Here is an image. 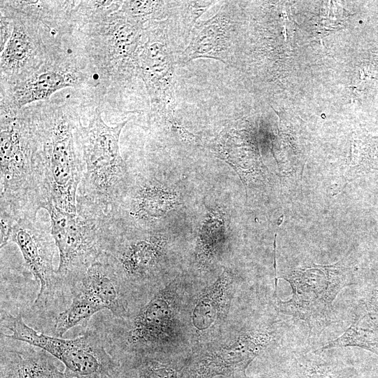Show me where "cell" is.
<instances>
[{
  "instance_id": "obj_1",
  "label": "cell",
  "mask_w": 378,
  "mask_h": 378,
  "mask_svg": "<svg viewBox=\"0 0 378 378\" xmlns=\"http://www.w3.org/2000/svg\"><path fill=\"white\" fill-rule=\"evenodd\" d=\"M34 127V167L41 208L51 204L76 213L84 169L80 127L66 105L45 103L27 107Z\"/></svg>"
},
{
  "instance_id": "obj_2",
  "label": "cell",
  "mask_w": 378,
  "mask_h": 378,
  "mask_svg": "<svg viewBox=\"0 0 378 378\" xmlns=\"http://www.w3.org/2000/svg\"><path fill=\"white\" fill-rule=\"evenodd\" d=\"M0 119V215L15 222L36 218L41 208L34 176L31 119L25 108L1 110Z\"/></svg>"
},
{
  "instance_id": "obj_3",
  "label": "cell",
  "mask_w": 378,
  "mask_h": 378,
  "mask_svg": "<svg viewBox=\"0 0 378 378\" xmlns=\"http://www.w3.org/2000/svg\"><path fill=\"white\" fill-rule=\"evenodd\" d=\"M51 234L59 253L56 274L64 289H70L105 253L112 227L110 216L97 206L76 197V213L47 204Z\"/></svg>"
},
{
  "instance_id": "obj_4",
  "label": "cell",
  "mask_w": 378,
  "mask_h": 378,
  "mask_svg": "<svg viewBox=\"0 0 378 378\" xmlns=\"http://www.w3.org/2000/svg\"><path fill=\"white\" fill-rule=\"evenodd\" d=\"M125 120L114 126L103 120L96 108L80 135L85 169L77 197L108 214L123 195L129 181V172L119 146Z\"/></svg>"
},
{
  "instance_id": "obj_5",
  "label": "cell",
  "mask_w": 378,
  "mask_h": 378,
  "mask_svg": "<svg viewBox=\"0 0 378 378\" xmlns=\"http://www.w3.org/2000/svg\"><path fill=\"white\" fill-rule=\"evenodd\" d=\"M169 19L145 25L136 53L139 77L150 99V117L154 122L169 125L184 137L188 131L176 121V65L181 52L176 48Z\"/></svg>"
},
{
  "instance_id": "obj_6",
  "label": "cell",
  "mask_w": 378,
  "mask_h": 378,
  "mask_svg": "<svg viewBox=\"0 0 378 378\" xmlns=\"http://www.w3.org/2000/svg\"><path fill=\"white\" fill-rule=\"evenodd\" d=\"M1 331L8 338L27 342L41 348L57 358L65 366L69 378H111L118 364L108 352L102 332L87 328L74 339L51 337L27 326L20 314L13 316L1 309Z\"/></svg>"
},
{
  "instance_id": "obj_7",
  "label": "cell",
  "mask_w": 378,
  "mask_h": 378,
  "mask_svg": "<svg viewBox=\"0 0 378 378\" xmlns=\"http://www.w3.org/2000/svg\"><path fill=\"white\" fill-rule=\"evenodd\" d=\"M85 27L86 51L103 81L121 85L139 76L136 53L145 26L118 10Z\"/></svg>"
},
{
  "instance_id": "obj_8",
  "label": "cell",
  "mask_w": 378,
  "mask_h": 378,
  "mask_svg": "<svg viewBox=\"0 0 378 378\" xmlns=\"http://www.w3.org/2000/svg\"><path fill=\"white\" fill-rule=\"evenodd\" d=\"M9 241L18 246L26 266L40 286L33 309L48 310L59 293L64 290L53 266L56 244L50 224L47 226L37 218L20 219L15 223Z\"/></svg>"
},
{
  "instance_id": "obj_9",
  "label": "cell",
  "mask_w": 378,
  "mask_h": 378,
  "mask_svg": "<svg viewBox=\"0 0 378 378\" xmlns=\"http://www.w3.org/2000/svg\"><path fill=\"white\" fill-rule=\"evenodd\" d=\"M281 278L290 283L293 296L288 301L279 302V310L306 321L323 316L347 285V272L337 265H314Z\"/></svg>"
},
{
  "instance_id": "obj_10",
  "label": "cell",
  "mask_w": 378,
  "mask_h": 378,
  "mask_svg": "<svg viewBox=\"0 0 378 378\" xmlns=\"http://www.w3.org/2000/svg\"><path fill=\"white\" fill-rule=\"evenodd\" d=\"M10 17L13 31L1 52V86L20 81L38 70L48 60L40 30L33 19L1 7Z\"/></svg>"
},
{
  "instance_id": "obj_11",
  "label": "cell",
  "mask_w": 378,
  "mask_h": 378,
  "mask_svg": "<svg viewBox=\"0 0 378 378\" xmlns=\"http://www.w3.org/2000/svg\"><path fill=\"white\" fill-rule=\"evenodd\" d=\"M234 3L223 1L214 15L195 24L187 46L178 54V64L199 58L216 59L227 66L234 63L238 25Z\"/></svg>"
},
{
  "instance_id": "obj_12",
  "label": "cell",
  "mask_w": 378,
  "mask_h": 378,
  "mask_svg": "<svg viewBox=\"0 0 378 378\" xmlns=\"http://www.w3.org/2000/svg\"><path fill=\"white\" fill-rule=\"evenodd\" d=\"M85 79L75 67L48 59L26 78L1 88V110L18 111L27 104L46 102L62 89L81 85Z\"/></svg>"
},
{
  "instance_id": "obj_13",
  "label": "cell",
  "mask_w": 378,
  "mask_h": 378,
  "mask_svg": "<svg viewBox=\"0 0 378 378\" xmlns=\"http://www.w3.org/2000/svg\"><path fill=\"white\" fill-rule=\"evenodd\" d=\"M270 340L265 334H244L230 345L206 352L185 372L184 378L246 376V370Z\"/></svg>"
},
{
  "instance_id": "obj_14",
  "label": "cell",
  "mask_w": 378,
  "mask_h": 378,
  "mask_svg": "<svg viewBox=\"0 0 378 378\" xmlns=\"http://www.w3.org/2000/svg\"><path fill=\"white\" fill-rule=\"evenodd\" d=\"M52 358L41 348L1 335V378H69Z\"/></svg>"
},
{
  "instance_id": "obj_15",
  "label": "cell",
  "mask_w": 378,
  "mask_h": 378,
  "mask_svg": "<svg viewBox=\"0 0 378 378\" xmlns=\"http://www.w3.org/2000/svg\"><path fill=\"white\" fill-rule=\"evenodd\" d=\"M85 292L102 309H108L114 317L129 314L128 302L121 283L111 266L103 259L92 264L81 279L73 286Z\"/></svg>"
},
{
  "instance_id": "obj_16",
  "label": "cell",
  "mask_w": 378,
  "mask_h": 378,
  "mask_svg": "<svg viewBox=\"0 0 378 378\" xmlns=\"http://www.w3.org/2000/svg\"><path fill=\"white\" fill-rule=\"evenodd\" d=\"M231 276L225 270L201 295L192 312V323L198 330L214 323L227 307L230 295Z\"/></svg>"
},
{
  "instance_id": "obj_17",
  "label": "cell",
  "mask_w": 378,
  "mask_h": 378,
  "mask_svg": "<svg viewBox=\"0 0 378 378\" xmlns=\"http://www.w3.org/2000/svg\"><path fill=\"white\" fill-rule=\"evenodd\" d=\"M348 346H360L378 354V312H370L356 318L342 335L319 350Z\"/></svg>"
},
{
  "instance_id": "obj_18",
  "label": "cell",
  "mask_w": 378,
  "mask_h": 378,
  "mask_svg": "<svg viewBox=\"0 0 378 378\" xmlns=\"http://www.w3.org/2000/svg\"><path fill=\"white\" fill-rule=\"evenodd\" d=\"M225 219L216 210H209L197 241L196 260L200 267L204 268L216 258L225 241Z\"/></svg>"
},
{
  "instance_id": "obj_19",
  "label": "cell",
  "mask_w": 378,
  "mask_h": 378,
  "mask_svg": "<svg viewBox=\"0 0 378 378\" xmlns=\"http://www.w3.org/2000/svg\"><path fill=\"white\" fill-rule=\"evenodd\" d=\"M70 293L71 294L70 304L59 313L55 319L54 330L59 337H62L69 330L81 322H87V320L102 309L82 290L72 288Z\"/></svg>"
},
{
  "instance_id": "obj_20",
  "label": "cell",
  "mask_w": 378,
  "mask_h": 378,
  "mask_svg": "<svg viewBox=\"0 0 378 378\" xmlns=\"http://www.w3.org/2000/svg\"><path fill=\"white\" fill-rule=\"evenodd\" d=\"M178 1H123L119 10L145 26L153 21H162L174 14Z\"/></svg>"
},
{
  "instance_id": "obj_21",
  "label": "cell",
  "mask_w": 378,
  "mask_h": 378,
  "mask_svg": "<svg viewBox=\"0 0 378 378\" xmlns=\"http://www.w3.org/2000/svg\"><path fill=\"white\" fill-rule=\"evenodd\" d=\"M218 1H178L176 11L169 18L176 24V34L183 49L187 46L191 31L200 16ZM175 28V29H176Z\"/></svg>"
},
{
  "instance_id": "obj_22",
  "label": "cell",
  "mask_w": 378,
  "mask_h": 378,
  "mask_svg": "<svg viewBox=\"0 0 378 378\" xmlns=\"http://www.w3.org/2000/svg\"><path fill=\"white\" fill-rule=\"evenodd\" d=\"M123 1H75L69 12L70 18L85 26L96 23L118 11Z\"/></svg>"
},
{
  "instance_id": "obj_23",
  "label": "cell",
  "mask_w": 378,
  "mask_h": 378,
  "mask_svg": "<svg viewBox=\"0 0 378 378\" xmlns=\"http://www.w3.org/2000/svg\"><path fill=\"white\" fill-rule=\"evenodd\" d=\"M134 378H174L175 371L169 365L155 360L142 361Z\"/></svg>"
},
{
  "instance_id": "obj_24",
  "label": "cell",
  "mask_w": 378,
  "mask_h": 378,
  "mask_svg": "<svg viewBox=\"0 0 378 378\" xmlns=\"http://www.w3.org/2000/svg\"><path fill=\"white\" fill-rule=\"evenodd\" d=\"M300 378H337L330 370L323 366H302Z\"/></svg>"
},
{
  "instance_id": "obj_25",
  "label": "cell",
  "mask_w": 378,
  "mask_h": 378,
  "mask_svg": "<svg viewBox=\"0 0 378 378\" xmlns=\"http://www.w3.org/2000/svg\"><path fill=\"white\" fill-rule=\"evenodd\" d=\"M0 29V49L1 52L8 42L13 31V22L10 17L2 12H1Z\"/></svg>"
},
{
  "instance_id": "obj_26",
  "label": "cell",
  "mask_w": 378,
  "mask_h": 378,
  "mask_svg": "<svg viewBox=\"0 0 378 378\" xmlns=\"http://www.w3.org/2000/svg\"><path fill=\"white\" fill-rule=\"evenodd\" d=\"M228 378H248L246 376H232Z\"/></svg>"
}]
</instances>
